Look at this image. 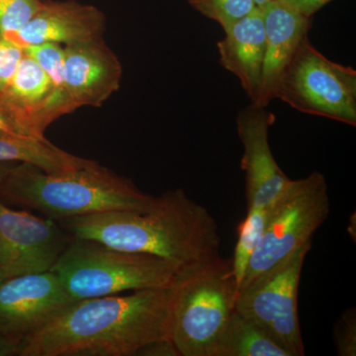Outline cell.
Listing matches in <instances>:
<instances>
[{"label":"cell","mask_w":356,"mask_h":356,"mask_svg":"<svg viewBox=\"0 0 356 356\" xmlns=\"http://www.w3.org/2000/svg\"><path fill=\"white\" fill-rule=\"evenodd\" d=\"M88 159L63 151L46 138L0 133V163L31 165L48 175L76 170Z\"/></svg>","instance_id":"obj_16"},{"label":"cell","mask_w":356,"mask_h":356,"mask_svg":"<svg viewBox=\"0 0 356 356\" xmlns=\"http://www.w3.org/2000/svg\"><path fill=\"white\" fill-rule=\"evenodd\" d=\"M123 69L102 38L64 47L65 89L72 110L102 106L120 88Z\"/></svg>","instance_id":"obj_12"},{"label":"cell","mask_w":356,"mask_h":356,"mask_svg":"<svg viewBox=\"0 0 356 356\" xmlns=\"http://www.w3.org/2000/svg\"><path fill=\"white\" fill-rule=\"evenodd\" d=\"M266 216L267 208L248 209L247 217L238 227V242L232 259V267L238 288L245 277L248 264L261 240Z\"/></svg>","instance_id":"obj_18"},{"label":"cell","mask_w":356,"mask_h":356,"mask_svg":"<svg viewBox=\"0 0 356 356\" xmlns=\"http://www.w3.org/2000/svg\"><path fill=\"white\" fill-rule=\"evenodd\" d=\"M261 8L266 32V54L261 92L255 105L267 107L274 99L281 72L302 40L308 36L313 17H307L283 0H274Z\"/></svg>","instance_id":"obj_14"},{"label":"cell","mask_w":356,"mask_h":356,"mask_svg":"<svg viewBox=\"0 0 356 356\" xmlns=\"http://www.w3.org/2000/svg\"><path fill=\"white\" fill-rule=\"evenodd\" d=\"M224 32V38L217 43L220 64L236 76L250 103L255 104L261 92L266 54V32L261 7H257Z\"/></svg>","instance_id":"obj_15"},{"label":"cell","mask_w":356,"mask_h":356,"mask_svg":"<svg viewBox=\"0 0 356 356\" xmlns=\"http://www.w3.org/2000/svg\"><path fill=\"white\" fill-rule=\"evenodd\" d=\"M330 211L329 186L322 173L314 172L307 177L291 180L267 207L261 240L240 287L280 264L302 245L312 243L314 234L327 219Z\"/></svg>","instance_id":"obj_6"},{"label":"cell","mask_w":356,"mask_h":356,"mask_svg":"<svg viewBox=\"0 0 356 356\" xmlns=\"http://www.w3.org/2000/svg\"><path fill=\"white\" fill-rule=\"evenodd\" d=\"M136 355L146 356H178L180 355L172 339H163L144 346Z\"/></svg>","instance_id":"obj_23"},{"label":"cell","mask_w":356,"mask_h":356,"mask_svg":"<svg viewBox=\"0 0 356 356\" xmlns=\"http://www.w3.org/2000/svg\"><path fill=\"white\" fill-rule=\"evenodd\" d=\"M3 280H6V278H4V276L2 275L1 273H0V283H1Z\"/></svg>","instance_id":"obj_29"},{"label":"cell","mask_w":356,"mask_h":356,"mask_svg":"<svg viewBox=\"0 0 356 356\" xmlns=\"http://www.w3.org/2000/svg\"><path fill=\"white\" fill-rule=\"evenodd\" d=\"M275 116L254 103L236 118V130L243 146L241 168L245 173L248 209L267 208L288 186L291 179L282 172L269 145V129Z\"/></svg>","instance_id":"obj_11"},{"label":"cell","mask_w":356,"mask_h":356,"mask_svg":"<svg viewBox=\"0 0 356 356\" xmlns=\"http://www.w3.org/2000/svg\"><path fill=\"white\" fill-rule=\"evenodd\" d=\"M334 343L337 355H356V313L355 308L343 312L334 327Z\"/></svg>","instance_id":"obj_21"},{"label":"cell","mask_w":356,"mask_h":356,"mask_svg":"<svg viewBox=\"0 0 356 356\" xmlns=\"http://www.w3.org/2000/svg\"><path fill=\"white\" fill-rule=\"evenodd\" d=\"M21 339L0 336V356L19 355Z\"/></svg>","instance_id":"obj_26"},{"label":"cell","mask_w":356,"mask_h":356,"mask_svg":"<svg viewBox=\"0 0 356 356\" xmlns=\"http://www.w3.org/2000/svg\"><path fill=\"white\" fill-rule=\"evenodd\" d=\"M105 16L95 6L76 0L46 1L19 32L9 37L21 48L44 43L72 44L102 38Z\"/></svg>","instance_id":"obj_13"},{"label":"cell","mask_w":356,"mask_h":356,"mask_svg":"<svg viewBox=\"0 0 356 356\" xmlns=\"http://www.w3.org/2000/svg\"><path fill=\"white\" fill-rule=\"evenodd\" d=\"M0 195L18 205L64 220L114 211H145L153 202L128 178L88 159L72 172L48 175L27 163L13 166Z\"/></svg>","instance_id":"obj_3"},{"label":"cell","mask_w":356,"mask_h":356,"mask_svg":"<svg viewBox=\"0 0 356 356\" xmlns=\"http://www.w3.org/2000/svg\"><path fill=\"white\" fill-rule=\"evenodd\" d=\"M212 356H292L264 327L238 311L218 339Z\"/></svg>","instance_id":"obj_17"},{"label":"cell","mask_w":356,"mask_h":356,"mask_svg":"<svg viewBox=\"0 0 356 356\" xmlns=\"http://www.w3.org/2000/svg\"><path fill=\"white\" fill-rule=\"evenodd\" d=\"M44 0H0V35L9 38L24 28L44 6Z\"/></svg>","instance_id":"obj_20"},{"label":"cell","mask_w":356,"mask_h":356,"mask_svg":"<svg viewBox=\"0 0 356 356\" xmlns=\"http://www.w3.org/2000/svg\"><path fill=\"white\" fill-rule=\"evenodd\" d=\"M72 302L51 271L7 278L0 283V336L22 341Z\"/></svg>","instance_id":"obj_10"},{"label":"cell","mask_w":356,"mask_h":356,"mask_svg":"<svg viewBox=\"0 0 356 356\" xmlns=\"http://www.w3.org/2000/svg\"><path fill=\"white\" fill-rule=\"evenodd\" d=\"M172 288V339L180 356H212L236 311L232 259L220 257L184 269Z\"/></svg>","instance_id":"obj_5"},{"label":"cell","mask_w":356,"mask_h":356,"mask_svg":"<svg viewBox=\"0 0 356 356\" xmlns=\"http://www.w3.org/2000/svg\"><path fill=\"white\" fill-rule=\"evenodd\" d=\"M173 288L72 302L21 341L19 356H132L172 339Z\"/></svg>","instance_id":"obj_1"},{"label":"cell","mask_w":356,"mask_h":356,"mask_svg":"<svg viewBox=\"0 0 356 356\" xmlns=\"http://www.w3.org/2000/svg\"><path fill=\"white\" fill-rule=\"evenodd\" d=\"M23 55L21 47L0 35V95L13 79Z\"/></svg>","instance_id":"obj_22"},{"label":"cell","mask_w":356,"mask_h":356,"mask_svg":"<svg viewBox=\"0 0 356 356\" xmlns=\"http://www.w3.org/2000/svg\"><path fill=\"white\" fill-rule=\"evenodd\" d=\"M274 1V0H254L255 6L257 7H262L266 6V4L269 3V2Z\"/></svg>","instance_id":"obj_28"},{"label":"cell","mask_w":356,"mask_h":356,"mask_svg":"<svg viewBox=\"0 0 356 356\" xmlns=\"http://www.w3.org/2000/svg\"><path fill=\"white\" fill-rule=\"evenodd\" d=\"M283 1L307 17H313L314 14L317 13L332 0H283Z\"/></svg>","instance_id":"obj_25"},{"label":"cell","mask_w":356,"mask_h":356,"mask_svg":"<svg viewBox=\"0 0 356 356\" xmlns=\"http://www.w3.org/2000/svg\"><path fill=\"white\" fill-rule=\"evenodd\" d=\"M312 243L238 288L236 310L264 327L292 356L305 355L298 316L300 277Z\"/></svg>","instance_id":"obj_8"},{"label":"cell","mask_w":356,"mask_h":356,"mask_svg":"<svg viewBox=\"0 0 356 356\" xmlns=\"http://www.w3.org/2000/svg\"><path fill=\"white\" fill-rule=\"evenodd\" d=\"M274 99L355 127L356 70L325 57L306 36L281 72Z\"/></svg>","instance_id":"obj_7"},{"label":"cell","mask_w":356,"mask_h":356,"mask_svg":"<svg viewBox=\"0 0 356 356\" xmlns=\"http://www.w3.org/2000/svg\"><path fill=\"white\" fill-rule=\"evenodd\" d=\"M188 3L205 17L219 23L222 30L242 19L257 7L254 0H188Z\"/></svg>","instance_id":"obj_19"},{"label":"cell","mask_w":356,"mask_h":356,"mask_svg":"<svg viewBox=\"0 0 356 356\" xmlns=\"http://www.w3.org/2000/svg\"><path fill=\"white\" fill-rule=\"evenodd\" d=\"M50 271L58 276L74 302L172 287L179 273L175 264L161 257L124 252L72 236Z\"/></svg>","instance_id":"obj_4"},{"label":"cell","mask_w":356,"mask_h":356,"mask_svg":"<svg viewBox=\"0 0 356 356\" xmlns=\"http://www.w3.org/2000/svg\"><path fill=\"white\" fill-rule=\"evenodd\" d=\"M0 133L14 134V135L33 136L29 131L16 120L1 104H0ZM38 138V137H36Z\"/></svg>","instance_id":"obj_24"},{"label":"cell","mask_w":356,"mask_h":356,"mask_svg":"<svg viewBox=\"0 0 356 356\" xmlns=\"http://www.w3.org/2000/svg\"><path fill=\"white\" fill-rule=\"evenodd\" d=\"M72 238L161 257L178 270L214 261L221 238L214 218L184 189L154 197L145 211H114L64 220Z\"/></svg>","instance_id":"obj_2"},{"label":"cell","mask_w":356,"mask_h":356,"mask_svg":"<svg viewBox=\"0 0 356 356\" xmlns=\"http://www.w3.org/2000/svg\"><path fill=\"white\" fill-rule=\"evenodd\" d=\"M70 238L56 220L14 211L0 199V273L6 280L50 271Z\"/></svg>","instance_id":"obj_9"},{"label":"cell","mask_w":356,"mask_h":356,"mask_svg":"<svg viewBox=\"0 0 356 356\" xmlns=\"http://www.w3.org/2000/svg\"><path fill=\"white\" fill-rule=\"evenodd\" d=\"M13 168V166L9 165L8 163H0V184L4 181Z\"/></svg>","instance_id":"obj_27"}]
</instances>
